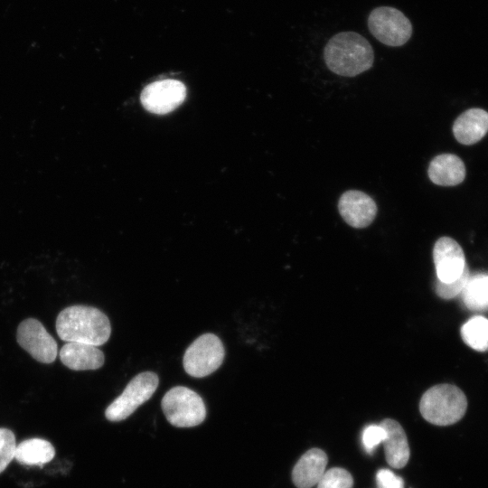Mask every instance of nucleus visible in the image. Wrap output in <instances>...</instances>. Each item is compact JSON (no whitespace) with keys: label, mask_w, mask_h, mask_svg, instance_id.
I'll use <instances>...</instances> for the list:
<instances>
[{"label":"nucleus","mask_w":488,"mask_h":488,"mask_svg":"<svg viewBox=\"0 0 488 488\" xmlns=\"http://www.w3.org/2000/svg\"><path fill=\"white\" fill-rule=\"evenodd\" d=\"M58 336L67 342L99 346L111 333L108 316L99 309L88 305H72L63 309L56 319Z\"/></svg>","instance_id":"1"},{"label":"nucleus","mask_w":488,"mask_h":488,"mask_svg":"<svg viewBox=\"0 0 488 488\" xmlns=\"http://www.w3.org/2000/svg\"><path fill=\"white\" fill-rule=\"evenodd\" d=\"M324 59L335 74L353 77L371 68L374 52L366 38L358 33L342 32L328 41Z\"/></svg>","instance_id":"2"},{"label":"nucleus","mask_w":488,"mask_h":488,"mask_svg":"<svg viewBox=\"0 0 488 488\" xmlns=\"http://www.w3.org/2000/svg\"><path fill=\"white\" fill-rule=\"evenodd\" d=\"M467 399L452 384H438L428 389L419 402L422 417L431 424L448 426L459 421L465 414Z\"/></svg>","instance_id":"3"},{"label":"nucleus","mask_w":488,"mask_h":488,"mask_svg":"<svg viewBox=\"0 0 488 488\" xmlns=\"http://www.w3.org/2000/svg\"><path fill=\"white\" fill-rule=\"evenodd\" d=\"M161 407L169 423L177 427H195L206 417L202 399L183 386L170 389L163 397Z\"/></svg>","instance_id":"4"},{"label":"nucleus","mask_w":488,"mask_h":488,"mask_svg":"<svg viewBox=\"0 0 488 488\" xmlns=\"http://www.w3.org/2000/svg\"><path fill=\"white\" fill-rule=\"evenodd\" d=\"M224 356L225 350L221 339L208 333L199 336L186 349L183 364L190 376L203 378L220 368Z\"/></svg>","instance_id":"5"},{"label":"nucleus","mask_w":488,"mask_h":488,"mask_svg":"<svg viewBox=\"0 0 488 488\" xmlns=\"http://www.w3.org/2000/svg\"><path fill=\"white\" fill-rule=\"evenodd\" d=\"M157 374L144 371L135 376L123 392L106 408L108 420L117 422L126 419L147 401L158 387Z\"/></svg>","instance_id":"6"},{"label":"nucleus","mask_w":488,"mask_h":488,"mask_svg":"<svg viewBox=\"0 0 488 488\" xmlns=\"http://www.w3.org/2000/svg\"><path fill=\"white\" fill-rule=\"evenodd\" d=\"M371 33L380 42L391 47L405 44L412 35V24L399 9L380 6L373 9L368 17Z\"/></svg>","instance_id":"7"},{"label":"nucleus","mask_w":488,"mask_h":488,"mask_svg":"<svg viewBox=\"0 0 488 488\" xmlns=\"http://www.w3.org/2000/svg\"><path fill=\"white\" fill-rule=\"evenodd\" d=\"M16 339L19 345L40 362L52 363L57 357L56 341L36 319L23 320L17 328Z\"/></svg>","instance_id":"8"},{"label":"nucleus","mask_w":488,"mask_h":488,"mask_svg":"<svg viewBox=\"0 0 488 488\" xmlns=\"http://www.w3.org/2000/svg\"><path fill=\"white\" fill-rule=\"evenodd\" d=\"M185 86L175 80H164L147 85L141 93L145 109L155 114H166L176 108L185 99Z\"/></svg>","instance_id":"9"},{"label":"nucleus","mask_w":488,"mask_h":488,"mask_svg":"<svg viewBox=\"0 0 488 488\" xmlns=\"http://www.w3.org/2000/svg\"><path fill=\"white\" fill-rule=\"evenodd\" d=\"M433 260L437 280L450 283L459 278L466 268L461 246L449 237H441L433 249Z\"/></svg>","instance_id":"10"},{"label":"nucleus","mask_w":488,"mask_h":488,"mask_svg":"<svg viewBox=\"0 0 488 488\" xmlns=\"http://www.w3.org/2000/svg\"><path fill=\"white\" fill-rule=\"evenodd\" d=\"M338 210L347 224L361 229L374 221L378 208L374 200L365 192L349 190L341 195Z\"/></svg>","instance_id":"11"},{"label":"nucleus","mask_w":488,"mask_h":488,"mask_svg":"<svg viewBox=\"0 0 488 488\" xmlns=\"http://www.w3.org/2000/svg\"><path fill=\"white\" fill-rule=\"evenodd\" d=\"M61 362L73 371L97 370L104 364V353L97 347L88 343L70 342L60 351Z\"/></svg>","instance_id":"12"},{"label":"nucleus","mask_w":488,"mask_h":488,"mask_svg":"<svg viewBox=\"0 0 488 488\" xmlns=\"http://www.w3.org/2000/svg\"><path fill=\"white\" fill-rule=\"evenodd\" d=\"M326 454L319 448L305 453L292 471V480L297 488H312L317 484L325 472Z\"/></svg>","instance_id":"13"},{"label":"nucleus","mask_w":488,"mask_h":488,"mask_svg":"<svg viewBox=\"0 0 488 488\" xmlns=\"http://www.w3.org/2000/svg\"><path fill=\"white\" fill-rule=\"evenodd\" d=\"M488 132V112L482 108H470L463 112L453 125L455 139L466 145L480 141Z\"/></svg>","instance_id":"14"},{"label":"nucleus","mask_w":488,"mask_h":488,"mask_svg":"<svg viewBox=\"0 0 488 488\" xmlns=\"http://www.w3.org/2000/svg\"><path fill=\"white\" fill-rule=\"evenodd\" d=\"M386 432L383 441L385 456L389 465L402 468L409 459V446L404 429L394 419L386 418L380 422Z\"/></svg>","instance_id":"15"},{"label":"nucleus","mask_w":488,"mask_h":488,"mask_svg":"<svg viewBox=\"0 0 488 488\" xmlns=\"http://www.w3.org/2000/svg\"><path fill=\"white\" fill-rule=\"evenodd\" d=\"M432 183L441 186H455L465 177L464 162L455 155L441 154L434 157L427 169Z\"/></svg>","instance_id":"16"},{"label":"nucleus","mask_w":488,"mask_h":488,"mask_svg":"<svg viewBox=\"0 0 488 488\" xmlns=\"http://www.w3.org/2000/svg\"><path fill=\"white\" fill-rule=\"evenodd\" d=\"M55 455L53 446L47 440L31 438L16 446L14 458L24 465H42Z\"/></svg>","instance_id":"17"},{"label":"nucleus","mask_w":488,"mask_h":488,"mask_svg":"<svg viewBox=\"0 0 488 488\" xmlns=\"http://www.w3.org/2000/svg\"><path fill=\"white\" fill-rule=\"evenodd\" d=\"M461 296L469 310H488V275L480 273L470 276Z\"/></svg>","instance_id":"18"},{"label":"nucleus","mask_w":488,"mask_h":488,"mask_svg":"<svg viewBox=\"0 0 488 488\" xmlns=\"http://www.w3.org/2000/svg\"><path fill=\"white\" fill-rule=\"evenodd\" d=\"M463 341L478 352L488 350V319L482 315L470 318L461 328Z\"/></svg>","instance_id":"19"},{"label":"nucleus","mask_w":488,"mask_h":488,"mask_svg":"<svg viewBox=\"0 0 488 488\" xmlns=\"http://www.w3.org/2000/svg\"><path fill=\"white\" fill-rule=\"evenodd\" d=\"M353 479L351 474L339 467L325 471L317 483V488H352Z\"/></svg>","instance_id":"20"},{"label":"nucleus","mask_w":488,"mask_h":488,"mask_svg":"<svg viewBox=\"0 0 488 488\" xmlns=\"http://www.w3.org/2000/svg\"><path fill=\"white\" fill-rule=\"evenodd\" d=\"M16 444L14 433L7 428H0V474L14 458Z\"/></svg>","instance_id":"21"},{"label":"nucleus","mask_w":488,"mask_h":488,"mask_svg":"<svg viewBox=\"0 0 488 488\" xmlns=\"http://www.w3.org/2000/svg\"><path fill=\"white\" fill-rule=\"evenodd\" d=\"M470 277L469 269L466 267L463 275L456 280L450 283H442L436 280L435 286L436 294L443 299H452L460 295Z\"/></svg>","instance_id":"22"},{"label":"nucleus","mask_w":488,"mask_h":488,"mask_svg":"<svg viewBox=\"0 0 488 488\" xmlns=\"http://www.w3.org/2000/svg\"><path fill=\"white\" fill-rule=\"evenodd\" d=\"M386 437V432L384 428L380 425H369L362 432L361 440L365 451L368 454H372L374 449L381 443H383Z\"/></svg>","instance_id":"23"},{"label":"nucleus","mask_w":488,"mask_h":488,"mask_svg":"<svg viewBox=\"0 0 488 488\" xmlns=\"http://www.w3.org/2000/svg\"><path fill=\"white\" fill-rule=\"evenodd\" d=\"M378 488H404V481L389 469H380L376 474Z\"/></svg>","instance_id":"24"}]
</instances>
